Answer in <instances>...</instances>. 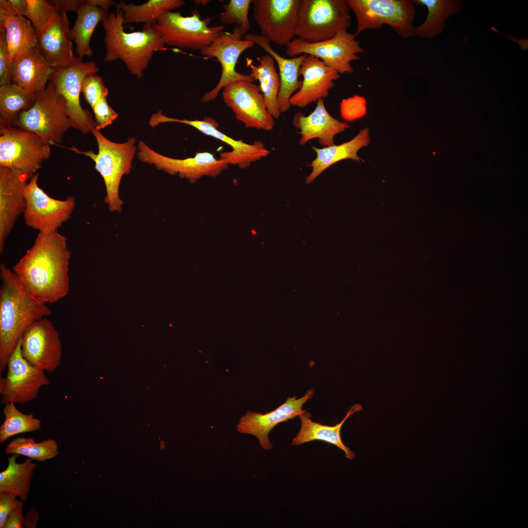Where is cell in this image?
<instances>
[{"label": "cell", "instance_id": "obj_1", "mask_svg": "<svg viewBox=\"0 0 528 528\" xmlns=\"http://www.w3.org/2000/svg\"><path fill=\"white\" fill-rule=\"evenodd\" d=\"M70 256L66 236L58 231L39 232L12 270L36 298L45 304L55 303L69 291Z\"/></svg>", "mask_w": 528, "mask_h": 528}, {"label": "cell", "instance_id": "obj_2", "mask_svg": "<svg viewBox=\"0 0 528 528\" xmlns=\"http://www.w3.org/2000/svg\"><path fill=\"white\" fill-rule=\"evenodd\" d=\"M0 374L25 330L35 322L51 313L36 298L13 270L0 265Z\"/></svg>", "mask_w": 528, "mask_h": 528}, {"label": "cell", "instance_id": "obj_3", "mask_svg": "<svg viewBox=\"0 0 528 528\" xmlns=\"http://www.w3.org/2000/svg\"><path fill=\"white\" fill-rule=\"evenodd\" d=\"M123 12L117 9L109 13L102 21L106 52L104 60L122 61L129 73L141 78L154 53L164 50L159 33L151 24H144L141 31L127 32L124 28Z\"/></svg>", "mask_w": 528, "mask_h": 528}, {"label": "cell", "instance_id": "obj_4", "mask_svg": "<svg viewBox=\"0 0 528 528\" xmlns=\"http://www.w3.org/2000/svg\"><path fill=\"white\" fill-rule=\"evenodd\" d=\"M91 132L97 142V154L91 151H81L74 146L66 148L83 154L95 162V168L102 176L106 186L105 202L110 212H120L123 202L119 197V186L123 176L129 174L132 168L136 140L130 137L125 142L116 143L107 139L95 128Z\"/></svg>", "mask_w": 528, "mask_h": 528}, {"label": "cell", "instance_id": "obj_5", "mask_svg": "<svg viewBox=\"0 0 528 528\" xmlns=\"http://www.w3.org/2000/svg\"><path fill=\"white\" fill-rule=\"evenodd\" d=\"M34 132L49 145H58L66 132L72 127L63 96L50 82L36 94L34 105L22 111L15 124Z\"/></svg>", "mask_w": 528, "mask_h": 528}, {"label": "cell", "instance_id": "obj_6", "mask_svg": "<svg viewBox=\"0 0 528 528\" xmlns=\"http://www.w3.org/2000/svg\"><path fill=\"white\" fill-rule=\"evenodd\" d=\"M346 0H301L296 36L309 43L333 38L351 25Z\"/></svg>", "mask_w": 528, "mask_h": 528}, {"label": "cell", "instance_id": "obj_7", "mask_svg": "<svg viewBox=\"0 0 528 528\" xmlns=\"http://www.w3.org/2000/svg\"><path fill=\"white\" fill-rule=\"evenodd\" d=\"M357 20L356 37L368 29H380L383 24L391 26L399 36L414 35L416 16L411 0H346Z\"/></svg>", "mask_w": 528, "mask_h": 528}, {"label": "cell", "instance_id": "obj_8", "mask_svg": "<svg viewBox=\"0 0 528 528\" xmlns=\"http://www.w3.org/2000/svg\"><path fill=\"white\" fill-rule=\"evenodd\" d=\"M211 20V18L201 19L197 9L191 16L186 17L179 12L168 11L152 26L165 45L200 51L223 32L222 25L209 26Z\"/></svg>", "mask_w": 528, "mask_h": 528}, {"label": "cell", "instance_id": "obj_9", "mask_svg": "<svg viewBox=\"0 0 528 528\" xmlns=\"http://www.w3.org/2000/svg\"><path fill=\"white\" fill-rule=\"evenodd\" d=\"M49 145L34 132L0 124V167L20 171L30 179L50 158Z\"/></svg>", "mask_w": 528, "mask_h": 528}, {"label": "cell", "instance_id": "obj_10", "mask_svg": "<svg viewBox=\"0 0 528 528\" xmlns=\"http://www.w3.org/2000/svg\"><path fill=\"white\" fill-rule=\"evenodd\" d=\"M98 70L94 62H84L75 56L70 65L53 68L49 80L65 100L66 112L72 127L84 134L95 128V122L89 111L81 105L82 83L87 75L96 73Z\"/></svg>", "mask_w": 528, "mask_h": 528}, {"label": "cell", "instance_id": "obj_11", "mask_svg": "<svg viewBox=\"0 0 528 528\" xmlns=\"http://www.w3.org/2000/svg\"><path fill=\"white\" fill-rule=\"evenodd\" d=\"M39 175L35 174L25 188L24 221L27 226L39 232L51 233L58 231L70 219L75 207V199L72 196L65 200L51 198L39 186Z\"/></svg>", "mask_w": 528, "mask_h": 528}, {"label": "cell", "instance_id": "obj_12", "mask_svg": "<svg viewBox=\"0 0 528 528\" xmlns=\"http://www.w3.org/2000/svg\"><path fill=\"white\" fill-rule=\"evenodd\" d=\"M356 37L355 33L344 31L332 38L316 43L296 38L287 45L286 52L291 58L302 54L315 57L340 74L352 73L351 63L358 60L357 54L364 51Z\"/></svg>", "mask_w": 528, "mask_h": 528}, {"label": "cell", "instance_id": "obj_13", "mask_svg": "<svg viewBox=\"0 0 528 528\" xmlns=\"http://www.w3.org/2000/svg\"><path fill=\"white\" fill-rule=\"evenodd\" d=\"M20 339L8 359L5 377H0V394L4 404L29 402L38 396L42 387L50 384L45 371L22 356Z\"/></svg>", "mask_w": 528, "mask_h": 528}, {"label": "cell", "instance_id": "obj_14", "mask_svg": "<svg viewBox=\"0 0 528 528\" xmlns=\"http://www.w3.org/2000/svg\"><path fill=\"white\" fill-rule=\"evenodd\" d=\"M301 0H251L261 35L280 46L295 39Z\"/></svg>", "mask_w": 528, "mask_h": 528}, {"label": "cell", "instance_id": "obj_15", "mask_svg": "<svg viewBox=\"0 0 528 528\" xmlns=\"http://www.w3.org/2000/svg\"><path fill=\"white\" fill-rule=\"evenodd\" d=\"M222 98L236 118L246 127L270 131L275 124L259 86L238 80L222 88Z\"/></svg>", "mask_w": 528, "mask_h": 528}, {"label": "cell", "instance_id": "obj_16", "mask_svg": "<svg viewBox=\"0 0 528 528\" xmlns=\"http://www.w3.org/2000/svg\"><path fill=\"white\" fill-rule=\"evenodd\" d=\"M137 156L142 162L152 164L159 170L188 179L191 183L204 176L215 177L226 169L228 164L207 152L197 153L192 157L177 159L162 155L150 148L144 141L138 142Z\"/></svg>", "mask_w": 528, "mask_h": 528}, {"label": "cell", "instance_id": "obj_17", "mask_svg": "<svg viewBox=\"0 0 528 528\" xmlns=\"http://www.w3.org/2000/svg\"><path fill=\"white\" fill-rule=\"evenodd\" d=\"M22 356L31 364L47 373L59 367L62 346L53 323L44 318L30 325L21 337Z\"/></svg>", "mask_w": 528, "mask_h": 528}, {"label": "cell", "instance_id": "obj_18", "mask_svg": "<svg viewBox=\"0 0 528 528\" xmlns=\"http://www.w3.org/2000/svg\"><path fill=\"white\" fill-rule=\"evenodd\" d=\"M241 39L232 33L223 31L212 44L200 50L201 54L206 58H216L221 69L219 82L202 96V102L214 101L225 86L235 81L245 80L253 82L248 74H242L235 69L240 55L254 44L251 41Z\"/></svg>", "mask_w": 528, "mask_h": 528}, {"label": "cell", "instance_id": "obj_19", "mask_svg": "<svg viewBox=\"0 0 528 528\" xmlns=\"http://www.w3.org/2000/svg\"><path fill=\"white\" fill-rule=\"evenodd\" d=\"M313 394L314 390L310 388L299 398L288 397L283 404L265 414L247 411L241 418L237 430L240 433L255 436L263 449H271L273 445L268 438L271 430L279 423L298 417L305 410L302 409L304 404Z\"/></svg>", "mask_w": 528, "mask_h": 528}, {"label": "cell", "instance_id": "obj_20", "mask_svg": "<svg viewBox=\"0 0 528 528\" xmlns=\"http://www.w3.org/2000/svg\"><path fill=\"white\" fill-rule=\"evenodd\" d=\"M163 122H177L186 124L197 129L201 133L217 139L230 146L232 150L220 154V158L229 165H238L242 169L249 167L252 163L266 157L269 151L265 144L260 141H255L253 144H248L242 140L234 139L218 129V125L213 118L205 117L202 120L179 119L165 116Z\"/></svg>", "mask_w": 528, "mask_h": 528}, {"label": "cell", "instance_id": "obj_21", "mask_svg": "<svg viewBox=\"0 0 528 528\" xmlns=\"http://www.w3.org/2000/svg\"><path fill=\"white\" fill-rule=\"evenodd\" d=\"M28 180L20 171L0 167V254L16 220L25 210V188Z\"/></svg>", "mask_w": 528, "mask_h": 528}, {"label": "cell", "instance_id": "obj_22", "mask_svg": "<svg viewBox=\"0 0 528 528\" xmlns=\"http://www.w3.org/2000/svg\"><path fill=\"white\" fill-rule=\"evenodd\" d=\"M303 80L299 89L290 99L291 106L304 108L319 99H324L341 74L325 65L319 59L307 55L299 71Z\"/></svg>", "mask_w": 528, "mask_h": 528}, {"label": "cell", "instance_id": "obj_23", "mask_svg": "<svg viewBox=\"0 0 528 528\" xmlns=\"http://www.w3.org/2000/svg\"><path fill=\"white\" fill-rule=\"evenodd\" d=\"M69 30L66 13L59 12L36 32L37 47L52 68L67 66L74 59Z\"/></svg>", "mask_w": 528, "mask_h": 528}, {"label": "cell", "instance_id": "obj_24", "mask_svg": "<svg viewBox=\"0 0 528 528\" xmlns=\"http://www.w3.org/2000/svg\"><path fill=\"white\" fill-rule=\"evenodd\" d=\"M314 110L308 115L296 113L292 124L299 130V144L304 146L317 138L322 147L334 145L335 136L349 128L348 123L332 117L328 111L324 99H319Z\"/></svg>", "mask_w": 528, "mask_h": 528}, {"label": "cell", "instance_id": "obj_25", "mask_svg": "<svg viewBox=\"0 0 528 528\" xmlns=\"http://www.w3.org/2000/svg\"><path fill=\"white\" fill-rule=\"evenodd\" d=\"M244 39L258 45L274 59L280 78V88L278 97L279 108L281 113L287 111L291 107L290 98L301 86L302 80L299 79V71L307 55L286 58L276 52L272 48L269 40L261 34H248L244 36Z\"/></svg>", "mask_w": 528, "mask_h": 528}, {"label": "cell", "instance_id": "obj_26", "mask_svg": "<svg viewBox=\"0 0 528 528\" xmlns=\"http://www.w3.org/2000/svg\"><path fill=\"white\" fill-rule=\"evenodd\" d=\"M52 72L53 68L35 47L13 60L12 83L36 94L45 88Z\"/></svg>", "mask_w": 528, "mask_h": 528}, {"label": "cell", "instance_id": "obj_27", "mask_svg": "<svg viewBox=\"0 0 528 528\" xmlns=\"http://www.w3.org/2000/svg\"><path fill=\"white\" fill-rule=\"evenodd\" d=\"M0 26L5 30L7 48L13 60L37 47L36 31L25 17L12 10L8 0H0Z\"/></svg>", "mask_w": 528, "mask_h": 528}, {"label": "cell", "instance_id": "obj_28", "mask_svg": "<svg viewBox=\"0 0 528 528\" xmlns=\"http://www.w3.org/2000/svg\"><path fill=\"white\" fill-rule=\"evenodd\" d=\"M362 410L360 404H354L341 421L334 426L323 425L312 420L311 414L304 410L298 416L301 427L296 437L293 439L291 445L299 446L313 440H321L337 446L344 451L346 458L352 460L355 457V453L343 442L341 430L343 424L351 416Z\"/></svg>", "mask_w": 528, "mask_h": 528}, {"label": "cell", "instance_id": "obj_29", "mask_svg": "<svg viewBox=\"0 0 528 528\" xmlns=\"http://www.w3.org/2000/svg\"><path fill=\"white\" fill-rule=\"evenodd\" d=\"M370 143L369 130L362 129L352 139L340 145L317 148L312 146V149L316 156L309 166L312 168L307 176L306 183H311L314 179L328 168L335 163L344 159H351L358 162L364 161L358 156V151L367 146Z\"/></svg>", "mask_w": 528, "mask_h": 528}, {"label": "cell", "instance_id": "obj_30", "mask_svg": "<svg viewBox=\"0 0 528 528\" xmlns=\"http://www.w3.org/2000/svg\"><path fill=\"white\" fill-rule=\"evenodd\" d=\"M108 14V10L94 5L90 0H87L77 12V19L69 30V38L74 42L76 53L80 59L83 60L85 56L93 54L90 46L91 38L98 23Z\"/></svg>", "mask_w": 528, "mask_h": 528}, {"label": "cell", "instance_id": "obj_31", "mask_svg": "<svg viewBox=\"0 0 528 528\" xmlns=\"http://www.w3.org/2000/svg\"><path fill=\"white\" fill-rule=\"evenodd\" d=\"M259 63L254 65L247 58V65L251 71L248 74L253 81L257 80L264 95L267 108L274 119H278L281 112L278 97L280 88V78L275 66V61L268 54L257 58Z\"/></svg>", "mask_w": 528, "mask_h": 528}, {"label": "cell", "instance_id": "obj_32", "mask_svg": "<svg viewBox=\"0 0 528 528\" xmlns=\"http://www.w3.org/2000/svg\"><path fill=\"white\" fill-rule=\"evenodd\" d=\"M414 4L426 7L428 14L424 22L415 27L413 36L433 39L443 33L445 21L461 9L460 0H411Z\"/></svg>", "mask_w": 528, "mask_h": 528}, {"label": "cell", "instance_id": "obj_33", "mask_svg": "<svg viewBox=\"0 0 528 528\" xmlns=\"http://www.w3.org/2000/svg\"><path fill=\"white\" fill-rule=\"evenodd\" d=\"M18 456L12 454L9 457L6 468L0 473V493L12 494L26 503L37 464L29 458L23 462L18 463Z\"/></svg>", "mask_w": 528, "mask_h": 528}, {"label": "cell", "instance_id": "obj_34", "mask_svg": "<svg viewBox=\"0 0 528 528\" xmlns=\"http://www.w3.org/2000/svg\"><path fill=\"white\" fill-rule=\"evenodd\" d=\"M183 0H149L139 5L120 0L114 5L123 12L124 23L155 24L165 13L184 6Z\"/></svg>", "mask_w": 528, "mask_h": 528}, {"label": "cell", "instance_id": "obj_35", "mask_svg": "<svg viewBox=\"0 0 528 528\" xmlns=\"http://www.w3.org/2000/svg\"><path fill=\"white\" fill-rule=\"evenodd\" d=\"M36 94L29 93L13 83L0 87V124L15 125L20 114L34 105Z\"/></svg>", "mask_w": 528, "mask_h": 528}, {"label": "cell", "instance_id": "obj_36", "mask_svg": "<svg viewBox=\"0 0 528 528\" xmlns=\"http://www.w3.org/2000/svg\"><path fill=\"white\" fill-rule=\"evenodd\" d=\"M5 453L27 457L32 460L43 462L59 454L57 441L51 439L36 442L34 439L19 437L13 439L6 446Z\"/></svg>", "mask_w": 528, "mask_h": 528}, {"label": "cell", "instance_id": "obj_37", "mask_svg": "<svg viewBox=\"0 0 528 528\" xmlns=\"http://www.w3.org/2000/svg\"><path fill=\"white\" fill-rule=\"evenodd\" d=\"M3 414L4 420L0 426V443L15 435L33 432L41 429V419L35 418L32 413H22L14 403L5 404Z\"/></svg>", "mask_w": 528, "mask_h": 528}, {"label": "cell", "instance_id": "obj_38", "mask_svg": "<svg viewBox=\"0 0 528 528\" xmlns=\"http://www.w3.org/2000/svg\"><path fill=\"white\" fill-rule=\"evenodd\" d=\"M251 0H230L223 5L224 11L220 16V22L224 24H236L232 33L241 38L250 29L248 18Z\"/></svg>", "mask_w": 528, "mask_h": 528}, {"label": "cell", "instance_id": "obj_39", "mask_svg": "<svg viewBox=\"0 0 528 528\" xmlns=\"http://www.w3.org/2000/svg\"><path fill=\"white\" fill-rule=\"evenodd\" d=\"M27 7L23 17L31 22L36 32L44 27L59 13L46 0H26Z\"/></svg>", "mask_w": 528, "mask_h": 528}, {"label": "cell", "instance_id": "obj_40", "mask_svg": "<svg viewBox=\"0 0 528 528\" xmlns=\"http://www.w3.org/2000/svg\"><path fill=\"white\" fill-rule=\"evenodd\" d=\"M81 92L92 108L100 99L107 98L109 95L108 89L102 78L96 73H90L85 76L82 83Z\"/></svg>", "mask_w": 528, "mask_h": 528}, {"label": "cell", "instance_id": "obj_41", "mask_svg": "<svg viewBox=\"0 0 528 528\" xmlns=\"http://www.w3.org/2000/svg\"><path fill=\"white\" fill-rule=\"evenodd\" d=\"M12 82V60L5 40V30L0 26V86Z\"/></svg>", "mask_w": 528, "mask_h": 528}, {"label": "cell", "instance_id": "obj_42", "mask_svg": "<svg viewBox=\"0 0 528 528\" xmlns=\"http://www.w3.org/2000/svg\"><path fill=\"white\" fill-rule=\"evenodd\" d=\"M107 98L100 99L92 108L95 119V128L97 131L111 125L118 115L109 105Z\"/></svg>", "mask_w": 528, "mask_h": 528}, {"label": "cell", "instance_id": "obj_43", "mask_svg": "<svg viewBox=\"0 0 528 528\" xmlns=\"http://www.w3.org/2000/svg\"><path fill=\"white\" fill-rule=\"evenodd\" d=\"M17 498L9 493H0V528H3L7 516L17 506Z\"/></svg>", "mask_w": 528, "mask_h": 528}, {"label": "cell", "instance_id": "obj_44", "mask_svg": "<svg viewBox=\"0 0 528 528\" xmlns=\"http://www.w3.org/2000/svg\"><path fill=\"white\" fill-rule=\"evenodd\" d=\"M23 502L18 500L16 507L8 515L3 528H23L24 517L22 514Z\"/></svg>", "mask_w": 528, "mask_h": 528}, {"label": "cell", "instance_id": "obj_45", "mask_svg": "<svg viewBox=\"0 0 528 528\" xmlns=\"http://www.w3.org/2000/svg\"><path fill=\"white\" fill-rule=\"evenodd\" d=\"M49 3L59 13L71 11L76 13L86 3L84 0H49Z\"/></svg>", "mask_w": 528, "mask_h": 528}, {"label": "cell", "instance_id": "obj_46", "mask_svg": "<svg viewBox=\"0 0 528 528\" xmlns=\"http://www.w3.org/2000/svg\"><path fill=\"white\" fill-rule=\"evenodd\" d=\"M39 519V512L35 507L29 509L24 517V528H36Z\"/></svg>", "mask_w": 528, "mask_h": 528}, {"label": "cell", "instance_id": "obj_47", "mask_svg": "<svg viewBox=\"0 0 528 528\" xmlns=\"http://www.w3.org/2000/svg\"><path fill=\"white\" fill-rule=\"evenodd\" d=\"M8 1L15 14L23 16L27 7L26 0H8Z\"/></svg>", "mask_w": 528, "mask_h": 528}, {"label": "cell", "instance_id": "obj_48", "mask_svg": "<svg viewBox=\"0 0 528 528\" xmlns=\"http://www.w3.org/2000/svg\"><path fill=\"white\" fill-rule=\"evenodd\" d=\"M489 27L491 30L505 35L509 39L511 40L512 41H513V42L516 43V44H517L519 45L521 51H526V50H528V39H518V38H516L515 37H512V36H509L508 35L505 34L504 33H503L501 32L500 31H498L495 27H491V26Z\"/></svg>", "mask_w": 528, "mask_h": 528}, {"label": "cell", "instance_id": "obj_49", "mask_svg": "<svg viewBox=\"0 0 528 528\" xmlns=\"http://www.w3.org/2000/svg\"><path fill=\"white\" fill-rule=\"evenodd\" d=\"M94 5L106 10H109L111 6H114L115 2L110 0H90Z\"/></svg>", "mask_w": 528, "mask_h": 528}, {"label": "cell", "instance_id": "obj_50", "mask_svg": "<svg viewBox=\"0 0 528 528\" xmlns=\"http://www.w3.org/2000/svg\"><path fill=\"white\" fill-rule=\"evenodd\" d=\"M191 1L197 5H205L210 1L209 0H192Z\"/></svg>", "mask_w": 528, "mask_h": 528}]
</instances>
